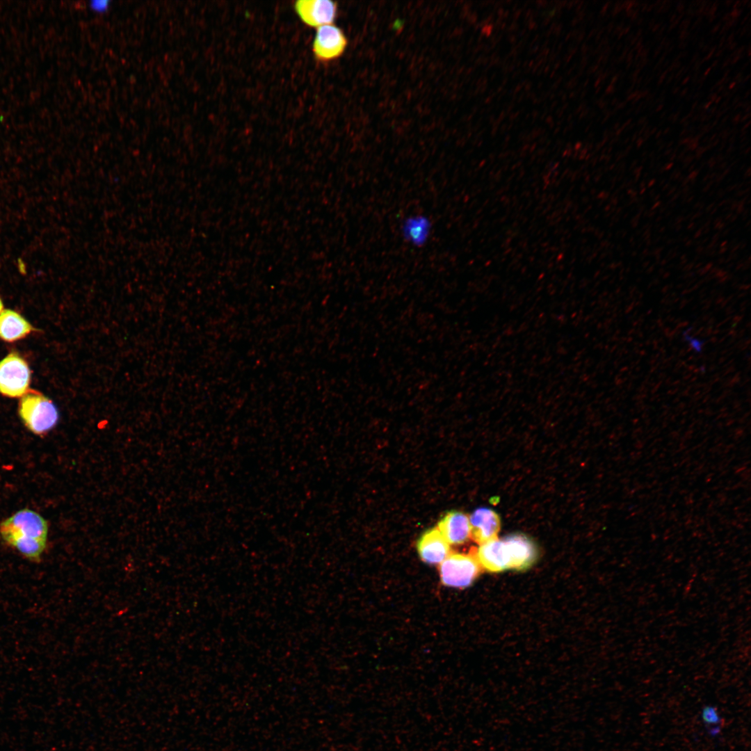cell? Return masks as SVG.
Segmentation results:
<instances>
[{"instance_id": "6da1fadb", "label": "cell", "mask_w": 751, "mask_h": 751, "mask_svg": "<svg viewBox=\"0 0 751 751\" xmlns=\"http://www.w3.org/2000/svg\"><path fill=\"white\" fill-rule=\"evenodd\" d=\"M18 413L28 430L39 436L50 432L59 420V412L55 404L35 390H28L22 396Z\"/></svg>"}, {"instance_id": "7a4b0ae2", "label": "cell", "mask_w": 751, "mask_h": 751, "mask_svg": "<svg viewBox=\"0 0 751 751\" xmlns=\"http://www.w3.org/2000/svg\"><path fill=\"white\" fill-rule=\"evenodd\" d=\"M439 573L440 581L445 586L465 588L470 586L478 575V561L467 554H449L441 563Z\"/></svg>"}, {"instance_id": "3957f363", "label": "cell", "mask_w": 751, "mask_h": 751, "mask_svg": "<svg viewBox=\"0 0 751 751\" xmlns=\"http://www.w3.org/2000/svg\"><path fill=\"white\" fill-rule=\"evenodd\" d=\"M31 371L26 362L15 353L0 362V393L10 398L22 397L28 390Z\"/></svg>"}, {"instance_id": "277c9868", "label": "cell", "mask_w": 751, "mask_h": 751, "mask_svg": "<svg viewBox=\"0 0 751 751\" xmlns=\"http://www.w3.org/2000/svg\"><path fill=\"white\" fill-rule=\"evenodd\" d=\"M0 531H11L47 541L49 526L38 512L29 508L19 510L0 524Z\"/></svg>"}, {"instance_id": "5b68a950", "label": "cell", "mask_w": 751, "mask_h": 751, "mask_svg": "<svg viewBox=\"0 0 751 751\" xmlns=\"http://www.w3.org/2000/svg\"><path fill=\"white\" fill-rule=\"evenodd\" d=\"M348 44L343 31L334 24L316 28L312 51L320 62H329L340 57Z\"/></svg>"}, {"instance_id": "8992f818", "label": "cell", "mask_w": 751, "mask_h": 751, "mask_svg": "<svg viewBox=\"0 0 751 751\" xmlns=\"http://www.w3.org/2000/svg\"><path fill=\"white\" fill-rule=\"evenodd\" d=\"M294 9L305 24L318 28L332 24L337 16V5L329 0H299L295 2Z\"/></svg>"}, {"instance_id": "52a82bcc", "label": "cell", "mask_w": 751, "mask_h": 751, "mask_svg": "<svg viewBox=\"0 0 751 751\" xmlns=\"http://www.w3.org/2000/svg\"><path fill=\"white\" fill-rule=\"evenodd\" d=\"M510 569L523 570L531 566L538 556L533 541L524 534L513 533L503 538Z\"/></svg>"}, {"instance_id": "ba28073f", "label": "cell", "mask_w": 751, "mask_h": 751, "mask_svg": "<svg viewBox=\"0 0 751 751\" xmlns=\"http://www.w3.org/2000/svg\"><path fill=\"white\" fill-rule=\"evenodd\" d=\"M417 548L421 559L429 565L441 563L450 554L449 544L437 528L426 530L418 539Z\"/></svg>"}, {"instance_id": "9c48e42d", "label": "cell", "mask_w": 751, "mask_h": 751, "mask_svg": "<svg viewBox=\"0 0 751 751\" xmlns=\"http://www.w3.org/2000/svg\"><path fill=\"white\" fill-rule=\"evenodd\" d=\"M469 522L471 535L481 544L496 538L501 526L498 514L487 508L476 509L470 516Z\"/></svg>"}, {"instance_id": "30bf717a", "label": "cell", "mask_w": 751, "mask_h": 751, "mask_svg": "<svg viewBox=\"0 0 751 751\" xmlns=\"http://www.w3.org/2000/svg\"><path fill=\"white\" fill-rule=\"evenodd\" d=\"M437 528L449 544H460L471 535L469 517L460 511H450L439 521Z\"/></svg>"}, {"instance_id": "8fae6325", "label": "cell", "mask_w": 751, "mask_h": 751, "mask_svg": "<svg viewBox=\"0 0 751 751\" xmlns=\"http://www.w3.org/2000/svg\"><path fill=\"white\" fill-rule=\"evenodd\" d=\"M0 536L6 544L17 550L24 558L34 563L41 560L47 541L29 538L11 531H0Z\"/></svg>"}, {"instance_id": "7c38bea8", "label": "cell", "mask_w": 751, "mask_h": 751, "mask_svg": "<svg viewBox=\"0 0 751 751\" xmlns=\"http://www.w3.org/2000/svg\"><path fill=\"white\" fill-rule=\"evenodd\" d=\"M34 330L33 326L19 313L3 310L0 314V338L13 342L26 337Z\"/></svg>"}, {"instance_id": "4fadbf2b", "label": "cell", "mask_w": 751, "mask_h": 751, "mask_svg": "<svg viewBox=\"0 0 751 751\" xmlns=\"http://www.w3.org/2000/svg\"><path fill=\"white\" fill-rule=\"evenodd\" d=\"M477 560L483 567L491 572L509 569L502 539L496 538L481 544L478 549Z\"/></svg>"}, {"instance_id": "5bb4252c", "label": "cell", "mask_w": 751, "mask_h": 751, "mask_svg": "<svg viewBox=\"0 0 751 751\" xmlns=\"http://www.w3.org/2000/svg\"><path fill=\"white\" fill-rule=\"evenodd\" d=\"M702 717L704 722L708 725L718 724L720 722L718 713L713 706H705L702 710Z\"/></svg>"}, {"instance_id": "9a60e30c", "label": "cell", "mask_w": 751, "mask_h": 751, "mask_svg": "<svg viewBox=\"0 0 751 751\" xmlns=\"http://www.w3.org/2000/svg\"><path fill=\"white\" fill-rule=\"evenodd\" d=\"M108 1H92L90 3V8L95 12L102 13L108 9Z\"/></svg>"}, {"instance_id": "2e32d148", "label": "cell", "mask_w": 751, "mask_h": 751, "mask_svg": "<svg viewBox=\"0 0 751 751\" xmlns=\"http://www.w3.org/2000/svg\"><path fill=\"white\" fill-rule=\"evenodd\" d=\"M3 305L1 299L0 298V314L3 312Z\"/></svg>"}]
</instances>
